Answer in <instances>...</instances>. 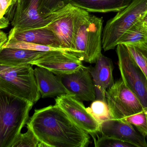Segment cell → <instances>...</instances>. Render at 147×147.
I'll use <instances>...</instances> for the list:
<instances>
[{"mask_svg": "<svg viewBox=\"0 0 147 147\" xmlns=\"http://www.w3.org/2000/svg\"><path fill=\"white\" fill-rule=\"evenodd\" d=\"M142 21L144 23H147V12L143 17Z\"/></svg>", "mask_w": 147, "mask_h": 147, "instance_id": "29", "label": "cell"}, {"mask_svg": "<svg viewBox=\"0 0 147 147\" xmlns=\"http://www.w3.org/2000/svg\"><path fill=\"white\" fill-rule=\"evenodd\" d=\"M34 75L41 96L43 98H53L63 94L70 95L60 79L51 71L37 66Z\"/></svg>", "mask_w": 147, "mask_h": 147, "instance_id": "16", "label": "cell"}, {"mask_svg": "<svg viewBox=\"0 0 147 147\" xmlns=\"http://www.w3.org/2000/svg\"><path fill=\"white\" fill-rule=\"evenodd\" d=\"M118 66L121 79L138 98L144 108H147V79L123 44L116 46Z\"/></svg>", "mask_w": 147, "mask_h": 147, "instance_id": "6", "label": "cell"}, {"mask_svg": "<svg viewBox=\"0 0 147 147\" xmlns=\"http://www.w3.org/2000/svg\"><path fill=\"white\" fill-rule=\"evenodd\" d=\"M27 132L20 133L11 147H46L29 127L27 126Z\"/></svg>", "mask_w": 147, "mask_h": 147, "instance_id": "22", "label": "cell"}, {"mask_svg": "<svg viewBox=\"0 0 147 147\" xmlns=\"http://www.w3.org/2000/svg\"><path fill=\"white\" fill-rule=\"evenodd\" d=\"M13 2L14 0H0V19L4 17Z\"/></svg>", "mask_w": 147, "mask_h": 147, "instance_id": "27", "label": "cell"}, {"mask_svg": "<svg viewBox=\"0 0 147 147\" xmlns=\"http://www.w3.org/2000/svg\"><path fill=\"white\" fill-rule=\"evenodd\" d=\"M96 147H133L131 144L112 137L102 135V136L95 141Z\"/></svg>", "mask_w": 147, "mask_h": 147, "instance_id": "26", "label": "cell"}, {"mask_svg": "<svg viewBox=\"0 0 147 147\" xmlns=\"http://www.w3.org/2000/svg\"><path fill=\"white\" fill-rule=\"evenodd\" d=\"M87 110L100 125L105 121L113 119L108 104L105 101L98 99L94 100Z\"/></svg>", "mask_w": 147, "mask_h": 147, "instance_id": "21", "label": "cell"}, {"mask_svg": "<svg viewBox=\"0 0 147 147\" xmlns=\"http://www.w3.org/2000/svg\"><path fill=\"white\" fill-rule=\"evenodd\" d=\"M26 125L46 147H86L90 144L89 134L56 104L35 110Z\"/></svg>", "mask_w": 147, "mask_h": 147, "instance_id": "1", "label": "cell"}, {"mask_svg": "<svg viewBox=\"0 0 147 147\" xmlns=\"http://www.w3.org/2000/svg\"><path fill=\"white\" fill-rule=\"evenodd\" d=\"M74 19V54L82 61L96 63L102 54L103 18L75 6Z\"/></svg>", "mask_w": 147, "mask_h": 147, "instance_id": "2", "label": "cell"}, {"mask_svg": "<svg viewBox=\"0 0 147 147\" xmlns=\"http://www.w3.org/2000/svg\"><path fill=\"white\" fill-rule=\"evenodd\" d=\"M34 104L0 88V147H11L29 119Z\"/></svg>", "mask_w": 147, "mask_h": 147, "instance_id": "3", "label": "cell"}, {"mask_svg": "<svg viewBox=\"0 0 147 147\" xmlns=\"http://www.w3.org/2000/svg\"><path fill=\"white\" fill-rule=\"evenodd\" d=\"M95 64L94 67L89 69L95 86L96 99L106 102L105 92L114 83L113 63L111 59L102 54Z\"/></svg>", "mask_w": 147, "mask_h": 147, "instance_id": "15", "label": "cell"}, {"mask_svg": "<svg viewBox=\"0 0 147 147\" xmlns=\"http://www.w3.org/2000/svg\"><path fill=\"white\" fill-rule=\"evenodd\" d=\"M124 45L144 72L147 79V44L141 43Z\"/></svg>", "mask_w": 147, "mask_h": 147, "instance_id": "20", "label": "cell"}, {"mask_svg": "<svg viewBox=\"0 0 147 147\" xmlns=\"http://www.w3.org/2000/svg\"><path fill=\"white\" fill-rule=\"evenodd\" d=\"M147 12V0H133L115 16L107 21L103 30L102 47L104 51L115 49L122 36L140 21Z\"/></svg>", "mask_w": 147, "mask_h": 147, "instance_id": "5", "label": "cell"}, {"mask_svg": "<svg viewBox=\"0 0 147 147\" xmlns=\"http://www.w3.org/2000/svg\"><path fill=\"white\" fill-rule=\"evenodd\" d=\"M43 52L2 47L0 48V65L9 66L31 65Z\"/></svg>", "mask_w": 147, "mask_h": 147, "instance_id": "18", "label": "cell"}, {"mask_svg": "<svg viewBox=\"0 0 147 147\" xmlns=\"http://www.w3.org/2000/svg\"><path fill=\"white\" fill-rule=\"evenodd\" d=\"M57 75L70 95L79 101L93 102L96 100L95 86L89 67L83 65L71 73Z\"/></svg>", "mask_w": 147, "mask_h": 147, "instance_id": "11", "label": "cell"}, {"mask_svg": "<svg viewBox=\"0 0 147 147\" xmlns=\"http://www.w3.org/2000/svg\"><path fill=\"white\" fill-rule=\"evenodd\" d=\"M70 3L69 0H43L41 13L48 16L53 12L58 10Z\"/></svg>", "mask_w": 147, "mask_h": 147, "instance_id": "25", "label": "cell"}, {"mask_svg": "<svg viewBox=\"0 0 147 147\" xmlns=\"http://www.w3.org/2000/svg\"><path fill=\"white\" fill-rule=\"evenodd\" d=\"M105 98L113 119H124L144 109L138 98L122 79L107 89Z\"/></svg>", "mask_w": 147, "mask_h": 147, "instance_id": "7", "label": "cell"}, {"mask_svg": "<svg viewBox=\"0 0 147 147\" xmlns=\"http://www.w3.org/2000/svg\"><path fill=\"white\" fill-rule=\"evenodd\" d=\"M70 3L51 13V22L47 26L57 36L63 49L74 54V9Z\"/></svg>", "mask_w": 147, "mask_h": 147, "instance_id": "10", "label": "cell"}, {"mask_svg": "<svg viewBox=\"0 0 147 147\" xmlns=\"http://www.w3.org/2000/svg\"><path fill=\"white\" fill-rule=\"evenodd\" d=\"M7 41H25L63 49L57 36L47 26L27 29L13 27L9 33Z\"/></svg>", "mask_w": 147, "mask_h": 147, "instance_id": "14", "label": "cell"}, {"mask_svg": "<svg viewBox=\"0 0 147 147\" xmlns=\"http://www.w3.org/2000/svg\"><path fill=\"white\" fill-rule=\"evenodd\" d=\"M124 119L135 127L141 133L147 136V108L142 112Z\"/></svg>", "mask_w": 147, "mask_h": 147, "instance_id": "24", "label": "cell"}, {"mask_svg": "<svg viewBox=\"0 0 147 147\" xmlns=\"http://www.w3.org/2000/svg\"><path fill=\"white\" fill-rule=\"evenodd\" d=\"M43 0H16L11 17L13 27L21 29L47 26L51 22V14L45 16L41 13Z\"/></svg>", "mask_w": 147, "mask_h": 147, "instance_id": "8", "label": "cell"}, {"mask_svg": "<svg viewBox=\"0 0 147 147\" xmlns=\"http://www.w3.org/2000/svg\"><path fill=\"white\" fill-rule=\"evenodd\" d=\"M3 47H11L20 49H26L31 51H69L68 50L62 48H55L43 45H38L31 42L25 41H7L3 46Z\"/></svg>", "mask_w": 147, "mask_h": 147, "instance_id": "23", "label": "cell"}, {"mask_svg": "<svg viewBox=\"0 0 147 147\" xmlns=\"http://www.w3.org/2000/svg\"><path fill=\"white\" fill-rule=\"evenodd\" d=\"M8 37L5 33L0 29V48L7 41Z\"/></svg>", "mask_w": 147, "mask_h": 147, "instance_id": "28", "label": "cell"}, {"mask_svg": "<svg viewBox=\"0 0 147 147\" xmlns=\"http://www.w3.org/2000/svg\"><path fill=\"white\" fill-rule=\"evenodd\" d=\"M0 88L34 104L41 97L31 64L0 65Z\"/></svg>", "mask_w": 147, "mask_h": 147, "instance_id": "4", "label": "cell"}, {"mask_svg": "<svg viewBox=\"0 0 147 147\" xmlns=\"http://www.w3.org/2000/svg\"><path fill=\"white\" fill-rule=\"evenodd\" d=\"M15 1H16V0H14V2ZM14 2H13V3H14Z\"/></svg>", "mask_w": 147, "mask_h": 147, "instance_id": "31", "label": "cell"}, {"mask_svg": "<svg viewBox=\"0 0 147 147\" xmlns=\"http://www.w3.org/2000/svg\"><path fill=\"white\" fill-rule=\"evenodd\" d=\"M141 43L147 44V28L142 20L127 31L120 39L118 44L134 45Z\"/></svg>", "mask_w": 147, "mask_h": 147, "instance_id": "19", "label": "cell"}, {"mask_svg": "<svg viewBox=\"0 0 147 147\" xmlns=\"http://www.w3.org/2000/svg\"><path fill=\"white\" fill-rule=\"evenodd\" d=\"M31 65L45 68L56 75L71 73L83 66L75 54L60 50L44 52Z\"/></svg>", "mask_w": 147, "mask_h": 147, "instance_id": "12", "label": "cell"}, {"mask_svg": "<svg viewBox=\"0 0 147 147\" xmlns=\"http://www.w3.org/2000/svg\"><path fill=\"white\" fill-rule=\"evenodd\" d=\"M55 104L61 109L76 125L93 135L100 132V123L89 113L81 101L71 95L63 94L55 99Z\"/></svg>", "mask_w": 147, "mask_h": 147, "instance_id": "9", "label": "cell"}, {"mask_svg": "<svg viewBox=\"0 0 147 147\" xmlns=\"http://www.w3.org/2000/svg\"><path fill=\"white\" fill-rule=\"evenodd\" d=\"M144 24L147 28V23H144Z\"/></svg>", "mask_w": 147, "mask_h": 147, "instance_id": "30", "label": "cell"}, {"mask_svg": "<svg viewBox=\"0 0 147 147\" xmlns=\"http://www.w3.org/2000/svg\"><path fill=\"white\" fill-rule=\"evenodd\" d=\"M100 133L131 144L134 147H147L146 136L136 130L124 119H110L101 124Z\"/></svg>", "mask_w": 147, "mask_h": 147, "instance_id": "13", "label": "cell"}, {"mask_svg": "<svg viewBox=\"0 0 147 147\" xmlns=\"http://www.w3.org/2000/svg\"><path fill=\"white\" fill-rule=\"evenodd\" d=\"M70 3L89 12H119L127 7L133 0H69Z\"/></svg>", "mask_w": 147, "mask_h": 147, "instance_id": "17", "label": "cell"}]
</instances>
